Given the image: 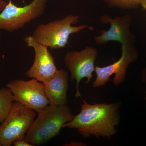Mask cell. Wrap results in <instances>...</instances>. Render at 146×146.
<instances>
[{
    "label": "cell",
    "instance_id": "4",
    "mask_svg": "<svg viewBox=\"0 0 146 146\" xmlns=\"http://www.w3.org/2000/svg\"><path fill=\"white\" fill-rule=\"evenodd\" d=\"M36 116V112L14 101L8 115L0 125V146H11L24 139Z\"/></svg>",
    "mask_w": 146,
    "mask_h": 146
},
{
    "label": "cell",
    "instance_id": "9",
    "mask_svg": "<svg viewBox=\"0 0 146 146\" xmlns=\"http://www.w3.org/2000/svg\"><path fill=\"white\" fill-rule=\"evenodd\" d=\"M100 21L104 25L109 24L108 30L101 31L99 36H94V41L98 45L106 44L110 41H115L121 44H135L136 36L131 31V17L129 14L112 18L107 14L100 17Z\"/></svg>",
    "mask_w": 146,
    "mask_h": 146
},
{
    "label": "cell",
    "instance_id": "1",
    "mask_svg": "<svg viewBox=\"0 0 146 146\" xmlns=\"http://www.w3.org/2000/svg\"><path fill=\"white\" fill-rule=\"evenodd\" d=\"M82 99L81 111L63 128L76 129L84 138L94 136L110 139L117 133L121 120V102L90 104Z\"/></svg>",
    "mask_w": 146,
    "mask_h": 146
},
{
    "label": "cell",
    "instance_id": "3",
    "mask_svg": "<svg viewBox=\"0 0 146 146\" xmlns=\"http://www.w3.org/2000/svg\"><path fill=\"white\" fill-rule=\"evenodd\" d=\"M79 16L72 14L63 18L39 25L33 33L32 36L39 44L50 48L58 49L65 48L71 35L78 33L86 29H94L93 27L85 25L72 26L78 22Z\"/></svg>",
    "mask_w": 146,
    "mask_h": 146
},
{
    "label": "cell",
    "instance_id": "11",
    "mask_svg": "<svg viewBox=\"0 0 146 146\" xmlns=\"http://www.w3.org/2000/svg\"><path fill=\"white\" fill-rule=\"evenodd\" d=\"M70 76L64 69L58 70L52 78L44 84V91L50 104L60 106L67 104Z\"/></svg>",
    "mask_w": 146,
    "mask_h": 146
},
{
    "label": "cell",
    "instance_id": "2",
    "mask_svg": "<svg viewBox=\"0 0 146 146\" xmlns=\"http://www.w3.org/2000/svg\"><path fill=\"white\" fill-rule=\"evenodd\" d=\"M37 113L24 138L34 146L44 143L57 136L63 125L74 117L67 104L57 106L50 104Z\"/></svg>",
    "mask_w": 146,
    "mask_h": 146
},
{
    "label": "cell",
    "instance_id": "7",
    "mask_svg": "<svg viewBox=\"0 0 146 146\" xmlns=\"http://www.w3.org/2000/svg\"><path fill=\"white\" fill-rule=\"evenodd\" d=\"M5 87L11 91L15 101L36 112L44 109L50 104L45 94L44 84L35 79L28 81L11 80L7 84Z\"/></svg>",
    "mask_w": 146,
    "mask_h": 146
},
{
    "label": "cell",
    "instance_id": "13",
    "mask_svg": "<svg viewBox=\"0 0 146 146\" xmlns=\"http://www.w3.org/2000/svg\"><path fill=\"white\" fill-rule=\"evenodd\" d=\"M108 7L123 9H136L141 6V0H103Z\"/></svg>",
    "mask_w": 146,
    "mask_h": 146
},
{
    "label": "cell",
    "instance_id": "12",
    "mask_svg": "<svg viewBox=\"0 0 146 146\" xmlns=\"http://www.w3.org/2000/svg\"><path fill=\"white\" fill-rule=\"evenodd\" d=\"M14 101L9 89L5 87L0 89V125L7 117Z\"/></svg>",
    "mask_w": 146,
    "mask_h": 146
},
{
    "label": "cell",
    "instance_id": "18",
    "mask_svg": "<svg viewBox=\"0 0 146 146\" xmlns=\"http://www.w3.org/2000/svg\"><path fill=\"white\" fill-rule=\"evenodd\" d=\"M0 38H1V35H0Z\"/></svg>",
    "mask_w": 146,
    "mask_h": 146
},
{
    "label": "cell",
    "instance_id": "14",
    "mask_svg": "<svg viewBox=\"0 0 146 146\" xmlns=\"http://www.w3.org/2000/svg\"><path fill=\"white\" fill-rule=\"evenodd\" d=\"M13 145L14 146H34L33 145L27 143L24 139L14 141Z\"/></svg>",
    "mask_w": 146,
    "mask_h": 146
},
{
    "label": "cell",
    "instance_id": "10",
    "mask_svg": "<svg viewBox=\"0 0 146 146\" xmlns=\"http://www.w3.org/2000/svg\"><path fill=\"white\" fill-rule=\"evenodd\" d=\"M25 41L28 46L33 48L35 51L34 62L26 75L46 83L52 78L57 70L54 58L48 50V47L36 42L31 36H27Z\"/></svg>",
    "mask_w": 146,
    "mask_h": 146
},
{
    "label": "cell",
    "instance_id": "5",
    "mask_svg": "<svg viewBox=\"0 0 146 146\" xmlns=\"http://www.w3.org/2000/svg\"><path fill=\"white\" fill-rule=\"evenodd\" d=\"M8 1L0 13V30L13 32L43 15L48 0H33L23 7L17 6L11 0Z\"/></svg>",
    "mask_w": 146,
    "mask_h": 146
},
{
    "label": "cell",
    "instance_id": "6",
    "mask_svg": "<svg viewBox=\"0 0 146 146\" xmlns=\"http://www.w3.org/2000/svg\"><path fill=\"white\" fill-rule=\"evenodd\" d=\"M98 51L96 48L86 46L80 51L73 50L66 53L64 57L65 67L70 72V80L76 82V98H82L79 89L80 81L86 78V84H89L95 72V62L98 56Z\"/></svg>",
    "mask_w": 146,
    "mask_h": 146
},
{
    "label": "cell",
    "instance_id": "16",
    "mask_svg": "<svg viewBox=\"0 0 146 146\" xmlns=\"http://www.w3.org/2000/svg\"><path fill=\"white\" fill-rule=\"evenodd\" d=\"M7 2L4 0H0V13L3 10L7 5Z\"/></svg>",
    "mask_w": 146,
    "mask_h": 146
},
{
    "label": "cell",
    "instance_id": "8",
    "mask_svg": "<svg viewBox=\"0 0 146 146\" xmlns=\"http://www.w3.org/2000/svg\"><path fill=\"white\" fill-rule=\"evenodd\" d=\"M121 46V56L117 61L104 67L96 66L95 72L96 78L93 84V88L104 86L113 74H115L112 80L114 86H119L125 81L128 68L131 63L137 60L138 54L135 44Z\"/></svg>",
    "mask_w": 146,
    "mask_h": 146
},
{
    "label": "cell",
    "instance_id": "15",
    "mask_svg": "<svg viewBox=\"0 0 146 146\" xmlns=\"http://www.w3.org/2000/svg\"><path fill=\"white\" fill-rule=\"evenodd\" d=\"M141 78H142V80L143 82L146 84V67L142 71V74H141ZM145 94V100H146V85Z\"/></svg>",
    "mask_w": 146,
    "mask_h": 146
},
{
    "label": "cell",
    "instance_id": "17",
    "mask_svg": "<svg viewBox=\"0 0 146 146\" xmlns=\"http://www.w3.org/2000/svg\"><path fill=\"white\" fill-rule=\"evenodd\" d=\"M141 6L146 11V0H141Z\"/></svg>",
    "mask_w": 146,
    "mask_h": 146
}]
</instances>
